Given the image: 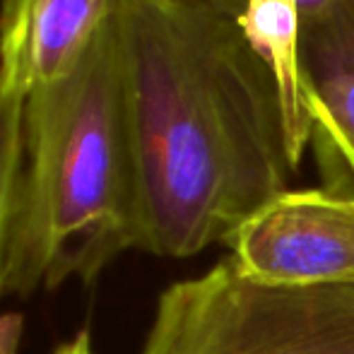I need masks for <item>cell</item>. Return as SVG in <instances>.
<instances>
[{
    "instance_id": "cell-6",
    "label": "cell",
    "mask_w": 354,
    "mask_h": 354,
    "mask_svg": "<svg viewBox=\"0 0 354 354\" xmlns=\"http://www.w3.org/2000/svg\"><path fill=\"white\" fill-rule=\"evenodd\" d=\"M299 53L313 138L354 178V0H326L304 15Z\"/></svg>"
},
{
    "instance_id": "cell-9",
    "label": "cell",
    "mask_w": 354,
    "mask_h": 354,
    "mask_svg": "<svg viewBox=\"0 0 354 354\" xmlns=\"http://www.w3.org/2000/svg\"><path fill=\"white\" fill-rule=\"evenodd\" d=\"M24 321L19 313H0V354H17Z\"/></svg>"
},
{
    "instance_id": "cell-4",
    "label": "cell",
    "mask_w": 354,
    "mask_h": 354,
    "mask_svg": "<svg viewBox=\"0 0 354 354\" xmlns=\"http://www.w3.org/2000/svg\"><path fill=\"white\" fill-rule=\"evenodd\" d=\"M253 277L275 284L354 282V196L287 191L229 239Z\"/></svg>"
},
{
    "instance_id": "cell-3",
    "label": "cell",
    "mask_w": 354,
    "mask_h": 354,
    "mask_svg": "<svg viewBox=\"0 0 354 354\" xmlns=\"http://www.w3.org/2000/svg\"><path fill=\"white\" fill-rule=\"evenodd\" d=\"M140 354H354V282L275 284L229 256L159 294Z\"/></svg>"
},
{
    "instance_id": "cell-5",
    "label": "cell",
    "mask_w": 354,
    "mask_h": 354,
    "mask_svg": "<svg viewBox=\"0 0 354 354\" xmlns=\"http://www.w3.org/2000/svg\"><path fill=\"white\" fill-rule=\"evenodd\" d=\"M118 0H3L0 87L19 97L66 77L82 61Z\"/></svg>"
},
{
    "instance_id": "cell-11",
    "label": "cell",
    "mask_w": 354,
    "mask_h": 354,
    "mask_svg": "<svg viewBox=\"0 0 354 354\" xmlns=\"http://www.w3.org/2000/svg\"><path fill=\"white\" fill-rule=\"evenodd\" d=\"M51 354H94L92 340H89V333L87 330H80L77 335L73 337V340L58 345Z\"/></svg>"
},
{
    "instance_id": "cell-2",
    "label": "cell",
    "mask_w": 354,
    "mask_h": 354,
    "mask_svg": "<svg viewBox=\"0 0 354 354\" xmlns=\"http://www.w3.org/2000/svg\"><path fill=\"white\" fill-rule=\"evenodd\" d=\"M136 176L113 17L66 77L24 102V169L5 292L92 284L136 248Z\"/></svg>"
},
{
    "instance_id": "cell-1",
    "label": "cell",
    "mask_w": 354,
    "mask_h": 354,
    "mask_svg": "<svg viewBox=\"0 0 354 354\" xmlns=\"http://www.w3.org/2000/svg\"><path fill=\"white\" fill-rule=\"evenodd\" d=\"M136 176V248L191 258L292 191L280 84L239 19L176 0H118Z\"/></svg>"
},
{
    "instance_id": "cell-8",
    "label": "cell",
    "mask_w": 354,
    "mask_h": 354,
    "mask_svg": "<svg viewBox=\"0 0 354 354\" xmlns=\"http://www.w3.org/2000/svg\"><path fill=\"white\" fill-rule=\"evenodd\" d=\"M24 102L0 87V292H5L24 169Z\"/></svg>"
},
{
    "instance_id": "cell-7",
    "label": "cell",
    "mask_w": 354,
    "mask_h": 354,
    "mask_svg": "<svg viewBox=\"0 0 354 354\" xmlns=\"http://www.w3.org/2000/svg\"><path fill=\"white\" fill-rule=\"evenodd\" d=\"M323 3L326 0H246L239 19L246 39L266 58L280 84L289 131L301 152L313 138L301 84V17Z\"/></svg>"
},
{
    "instance_id": "cell-10",
    "label": "cell",
    "mask_w": 354,
    "mask_h": 354,
    "mask_svg": "<svg viewBox=\"0 0 354 354\" xmlns=\"http://www.w3.org/2000/svg\"><path fill=\"white\" fill-rule=\"evenodd\" d=\"M176 3L210 10V12L224 15V17H232V19H241L243 10H246V0H176Z\"/></svg>"
}]
</instances>
